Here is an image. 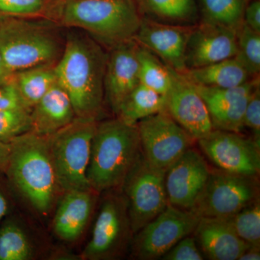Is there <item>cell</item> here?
I'll return each mask as SVG.
<instances>
[{
	"label": "cell",
	"instance_id": "1",
	"mask_svg": "<svg viewBox=\"0 0 260 260\" xmlns=\"http://www.w3.org/2000/svg\"><path fill=\"white\" fill-rule=\"evenodd\" d=\"M108 51L83 30L67 28L66 43L54 65L57 83L69 95L77 117L100 121Z\"/></svg>",
	"mask_w": 260,
	"mask_h": 260
},
{
	"label": "cell",
	"instance_id": "2",
	"mask_svg": "<svg viewBox=\"0 0 260 260\" xmlns=\"http://www.w3.org/2000/svg\"><path fill=\"white\" fill-rule=\"evenodd\" d=\"M5 174L8 181L39 215L53 213L62 193L48 148L47 137L32 133L10 142Z\"/></svg>",
	"mask_w": 260,
	"mask_h": 260
},
{
	"label": "cell",
	"instance_id": "3",
	"mask_svg": "<svg viewBox=\"0 0 260 260\" xmlns=\"http://www.w3.org/2000/svg\"><path fill=\"white\" fill-rule=\"evenodd\" d=\"M142 154L137 124L116 116L98 121L87 170L89 186L100 194L121 189Z\"/></svg>",
	"mask_w": 260,
	"mask_h": 260
},
{
	"label": "cell",
	"instance_id": "4",
	"mask_svg": "<svg viewBox=\"0 0 260 260\" xmlns=\"http://www.w3.org/2000/svg\"><path fill=\"white\" fill-rule=\"evenodd\" d=\"M142 18L136 0H60L56 22L83 30L109 51L133 39Z\"/></svg>",
	"mask_w": 260,
	"mask_h": 260
},
{
	"label": "cell",
	"instance_id": "5",
	"mask_svg": "<svg viewBox=\"0 0 260 260\" xmlns=\"http://www.w3.org/2000/svg\"><path fill=\"white\" fill-rule=\"evenodd\" d=\"M66 34L67 28L48 19H0V56L12 73L55 65Z\"/></svg>",
	"mask_w": 260,
	"mask_h": 260
},
{
	"label": "cell",
	"instance_id": "6",
	"mask_svg": "<svg viewBox=\"0 0 260 260\" xmlns=\"http://www.w3.org/2000/svg\"><path fill=\"white\" fill-rule=\"evenodd\" d=\"M76 117L47 136L48 148L61 193L91 189L87 179L92 139L97 122Z\"/></svg>",
	"mask_w": 260,
	"mask_h": 260
},
{
	"label": "cell",
	"instance_id": "7",
	"mask_svg": "<svg viewBox=\"0 0 260 260\" xmlns=\"http://www.w3.org/2000/svg\"><path fill=\"white\" fill-rule=\"evenodd\" d=\"M90 239L81 254L83 260H117L130 252L133 234L127 202L121 189L102 193Z\"/></svg>",
	"mask_w": 260,
	"mask_h": 260
},
{
	"label": "cell",
	"instance_id": "8",
	"mask_svg": "<svg viewBox=\"0 0 260 260\" xmlns=\"http://www.w3.org/2000/svg\"><path fill=\"white\" fill-rule=\"evenodd\" d=\"M259 198L258 177L215 169L191 211L200 218H226Z\"/></svg>",
	"mask_w": 260,
	"mask_h": 260
},
{
	"label": "cell",
	"instance_id": "9",
	"mask_svg": "<svg viewBox=\"0 0 260 260\" xmlns=\"http://www.w3.org/2000/svg\"><path fill=\"white\" fill-rule=\"evenodd\" d=\"M165 174L162 169L151 165L142 154L121 186L127 202L134 235L158 216L169 204Z\"/></svg>",
	"mask_w": 260,
	"mask_h": 260
},
{
	"label": "cell",
	"instance_id": "10",
	"mask_svg": "<svg viewBox=\"0 0 260 260\" xmlns=\"http://www.w3.org/2000/svg\"><path fill=\"white\" fill-rule=\"evenodd\" d=\"M200 220L191 210L168 205L158 216L135 234L130 256L139 260L160 259L181 239L193 234Z\"/></svg>",
	"mask_w": 260,
	"mask_h": 260
},
{
	"label": "cell",
	"instance_id": "11",
	"mask_svg": "<svg viewBox=\"0 0 260 260\" xmlns=\"http://www.w3.org/2000/svg\"><path fill=\"white\" fill-rule=\"evenodd\" d=\"M136 124L145 158L164 172L196 141L166 110L148 116Z\"/></svg>",
	"mask_w": 260,
	"mask_h": 260
},
{
	"label": "cell",
	"instance_id": "12",
	"mask_svg": "<svg viewBox=\"0 0 260 260\" xmlns=\"http://www.w3.org/2000/svg\"><path fill=\"white\" fill-rule=\"evenodd\" d=\"M200 150L216 169L259 177L260 144L240 133L213 129L197 140Z\"/></svg>",
	"mask_w": 260,
	"mask_h": 260
},
{
	"label": "cell",
	"instance_id": "13",
	"mask_svg": "<svg viewBox=\"0 0 260 260\" xmlns=\"http://www.w3.org/2000/svg\"><path fill=\"white\" fill-rule=\"evenodd\" d=\"M211 169L197 149H188L167 169L165 186L170 205L191 210L204 190Z\"/></svg>",
	"mask_w": 260,
	"mask_h": 260
},
{
	"label": "cell",
	"instance_id": "14",
	"mask_svg": "<svg viewBox=\"0 0 260 260\" xmlns=\"http://www.w3.org/2000/svg\"><path fill=\"white\" fill-rule=\"evenodd\" d=\"M171 71L172 85L166 95L165 110L197 141L213 129L208 108L194 84L181 73Z\"/></svg>",
	"mask_w": 260,
	"mask_h": 260
},
{
	"label": "cell",
	"instance_id": "15",
	"mask_svg": "<svg viewBox=\"0 0 260 260\" xmlns=\"http://www.w3.org/2000/svg\"><path fill=\"white\" fill-rule=\"evenodd\" d=\"M193 25H173L142 18L133 39L178 73L186 71V44Z\"/></svg>",
	"mask_w": 260,
	"mask_h": 260
},
{
	"label": "cell",
	"instance_id": "16",
	"mask_svg": "<svg viewBox=\"0 0 260 260\" xmlns=\"http://www.w3.org/2000/svg\"><path fill=\"white\" fill-rule=\"evenodd\" d=\"M237 53V30L212 24H196L186 44V70L235 57Z\"/></svg>",
	"mask_w": 260,
	"mask_h": 260
},
{
	"label": "cell",
	"instance_id": "17",
	"mask_svg": "<svg viewBox=\"0 0 260 260\" xmlns=\"http://www.w3.org/2000/svg\"><path fill=\"white\" fill-rule=\"evenodd\" d=\"M138 49V43L132 39L108 51L104 99L115 116L121 103L140 84Z\"/></svg>",
	"mask_w": 260,
	"mask_h": 260
},
{
	"label": "cell",
	"instance_id": "18",
	"mask_svg": "<svg viewBox=\"0 0 260 260\" xmlns=\"http://www.w3.org/2000/svg\"><path fill=\"white\" fill-rule=\"evenodd\" d=\"M99 198L100 194L93 189L63 193L53 215L54 235L66 243L79 240L90 223Z\"/></svg>",
	"mask_w": 260,
	"mask_h": 260
},
{
	"label": "cell",
	"instance_id": "19",
	"mask_svg": "<svg viewBox=\"0 0 260 260\" xmlns=\"http://www.w3.org/2000/svg\"><path fill=\"white\" fill-rule=\"evenodd\" d=\"M193 234L208 259L239 260L251 246L236 234L227 218H200Z\"/></svg>",
	"mask_w": 260,
	"mask_h": 260
},
{
	"label": "cell",
	"instance_id": "20",
	"mask_svg": "<svg viewBox=\"0 0 260 260\" xmlns=\"http://www.w3.org/2000/svg\"><path fill=\"white\" fill-rule=\"evenodd\" d=\"M30 116V132L44 137L62 129L77 117L69 95L58 83L32 108Z\"/></svg>",
	"mask_w": 260,
	"mask_h": 260
},
{
	"label": "cell",
	"instance_id": "21",
	"mask_svg": "<svg viewBox=\"0 0 260 260\" xmlns=\"http://www.w3.org/2000/svg\"><path fill=\"white\" fill-rule=\"evenodd\" d=\"M183 75L194 85L214 88H233L254 79L236 57L187 70Z\"/></svg>",
	"mask_w": 260,
	"mask_h": 260
},
{
	"label": "cell",
	"instance_id": "22",
	"mask_svg": "<svg viewBox=\"0 0 260 260\" xmlns=\"http://www.w3.org/2000/svg\"><path fill=\"white\" fill-rule=\"evenodd\" d=\"M140 13L160 23L196 25L199 10L195 0H136ZM144 17V16H143Z\"/></svg>",
	"mask_w": 260,
	"mask_h": 260
},
{
	"label": "cell",
	"instance_id": "23",
	"mask_svg": "<svg viewBox=\"0 0 260 260\" xmlns=\"http://www.w3.org/2000/svg\"><path fill=\"white\" fill-rule=\"evenodd\" d=\"M166 95L140 83L126 96L119 108L116 117L129 124L166 109Z\"/></svg>",
	"mask_w": 260,
	"mask_h": 260
},
{
	"label": "cell",
	"instance_id": "24",
	"mask_svg": "<svg viewBox=\"0 0 260 260\" xmlns=\"http://www.w3.org/2000/svg\"><path fill=\"white\" fill-rule=\"evenodd\" d=\"M13 77L24 106L30 112L57 83L54 65L21 70L13 73Z\"/></svg>",
	"mask_w": 260,
	"mask_h": 260
},
{
	"label": "cell",
	"instance_id": "25",
	"mask_svg": "<svg viewBox=\"0 0 260 260\" xmlns=\"http://www.w3.org/2000/svg\"><path fill=\"white\" fill-rule=\"evenodd\" d=\"M37 256L36 245L25 226L15 218L0 225V260H32Z\"/></svg>",
	"mask_w": 260,
	"mask_h": 260
},
{
	"label": "cell",
	"instance_id": "26",
	"mask_svg": "<svg viewBox=\"0 0 260 260\" xmlns=\"http://www.w3.org/2000/svg\"><path fill=\"white\" fill-rule=\"evenodd\" d=\"M201 23L238 30L244 22L246 0H198Z\"/></svg>",
	"mask_w": 260,
	"mask_h": 260
},
{
	"label": "cell",
	"instance_id": "27",
	"mask_svg": "<svg viewBox=\"0 0 260 260\" xmlns=\"http://www.w3.org/2000/svg\"><path fill=\"white\" fill-rule=\"evenodd\" d=\"M138 75L140 83L166 95L172 85L170 68L158 56L138 44Z\"/></svg>",
	"mask_w": 260,
	"mask_h": 260
},
{
	"label": "cell",
	"instance_id": "28",
	"mask_svg": "<svg viewBox=\"0 0 260 260\" xmlns=\"http://www.w3.org/2000/svg\"><path fill=\"white\" fill-rule=\"evenodd\" d=\"M59 1L0 0V19L44 18L56 22Z\"/></svg>",
	"mask_w": 260,
	"mask_h": 260
},
{
	"label": "cell",
	"instance_id": "29",
	"mask_svg": "<svg viewBox=\"0 0 260 260\" xmlns=\"http://www.w3.org/2000/svg\"><path fill=\"white\" fill-rule=\"evenodd\" d=\"M235 57L251 78H259L260 32L252 30L244 22L237 30V53Z\"/></svg>",
	"mask_w": 260,
	"mask_h": 260
},
{
	"label": "cell",
	"instance_id": "30",
	"mask_svg": "<svg viewBox=\"0 0 260 260\" xmlns=\"http://www.w3.org/2000/svg\"><path fill=\"white\" fill-rule=\"evenodd\" d=\"M226 218L243 241L253 247L260 248L259 198Z\"/></svg>",
	"mask_w": 260,
	"mask_h": 260
},
{
	"label": "cell",
	"instance_id": "31",
	"mask_svg": "<svg viewBox=\"0 0 260 260\" xmlns=\"http://www.w3.org/2000/svg\"><path fill=\"white\" fill-rule=\"evenodd\" d=\"M249 97L232 104L207 107L213 129L241 133Z\"/></svg>",
	"mask_w": 260,
	"mask_h": 260
},
{
	"label": "cell",
	"instance_id": "32",
	"mask_svg": "<svg viewBox=\"0 0 260 260\" xmlns=\"http://www.w3.org/2000/svg\"><path fill=\"white\" fill-rule=\"evenodd\" d=\"M258 85H259V78H254L242 85L233 88H214L194 85L207 107H210L239 102L249 97Z\"/></svg>",
	"mask_w": 260,
	"mask_h": 260
},
{
	"label": "cell",
	"instance_id": "33",
	"mask_svg": "<svg viewBox=\"0 0 260 260\" xmlns=\"http://www.w3.org/2000/svg\"><path fill=\"white\" fill-rule=\"evenodd\" d=\"M30 129V111L25 109L0 111V142L10 143Z\"/></svg>",
	"mask_w": 260,
	"mask_h": 260
},
{
	"label": "cell",
	"instance_id": "34",
	"mask_svg": "<svg viewBox=\"0 0 260 260\" xmlns=\"http://www.w3.org/2000/svg\"><path fill=\"white\" fill-rule=\"evenodd\" d=\"M164 260H203L205 256L200 250L194 236L183 238L160 258Z\"/></svg>",
	"mask_w": 260,
	"mask_h": 260
},
{
	"label": "cell",
	"instance_id": "35",
	"mask_svg": "<svg viewBox=\"0 0 260 260\" xmlns=\"http://www.w3.org/2000/svg\"><path fill=\"white\" fill-rule=\"evenodd\" d=\"M253 135V139L260 144V91L259 85L251 92L246 104L244 116V128Z\"/></svg>",
	"mask_w": 260,
	"mask_h": 260
},
{
	"label": "cell",
	"instance_id": "36",
	"mask_svg": "<svg viewBox=\"0 0 260 260\" xmlns=\"http://www.w3.org/2000/svg\"><path fill=\"white\" fill-rule=\"evenodd\" d=\"M22 109H27L19 94L13 76L8 81L0 84V111Z\"/></svg>",
	"mask_w": 260,
	"mask_h": 260
},
{
	"label": "cell",
	"instance_id": "37",
	"mask_svg": "<svg viewBox=\"0 0 260 260\" xmlns=\"http://www.w3.org/2000/svg\"><path fill=\"white\" fill-rule=\"evenodd\" d=\"M244 23L252 30L260 32V0H253L246 5Z\"/></svg>",
	"mask_w": 260,
	"mask_h": 260
},
{
	"label": "cell",
	"instance_id": "38",
	"mask_svg": "<svg viewBox=\"0 0 260 260\" xmlns=\"http://www.w3.org/2000/svg\"><path fill=\"white\" fill-rule=\"evenodd\" d=\"M0 179V223L4 220L11 210L13 201L8 185Z\"/></svg>",
	"mask_w": 260,
	"mask_h": 260
},
{
	"label": "cell",
	"instance_id": "39",
	"mask_svg": "<svg viewBox=\"0 0 260 260\" xmlns=\"http://www.w3.org/2000/svg\"><path fill=\"white\" fill-rule=\"evenodd\" d=\"M10 143L0 142V172L5 174L8 167L10 153Z\"/></svg>",
	"mask_w": 260,
	"mask_h": 260
},
{
	"label": "cell",
	"instance_id": "40",
	"mask_svg": "<svg viewBox=\"0 0 260 260\" xmlns=\"http://www.w3.org/2000/svg\"><path fill=\"white\" fill-rule=\"evenodd\" d=\"M260 248L250 246L247 250L243 253L239 260H259Z\"/></svg>",
	"mask_w": 260,
	"mask_h": 260
},
{
	"label": "cell",
	"instance_id": "41",
	"mask_svg": "<svg viewBox=\"0 0 260 260\" xmlns=\"http://www.w3.org/2000/svg\"><path fill=\"white\" fill-rule=\"evenodd\" d=\"M13 73L9 71V70L5 66L4 61L0 56V84L5 83L13 78Z\"/></svg>",
	"mask_w": 260,
	"mask_h": 260
}]
</instances>
